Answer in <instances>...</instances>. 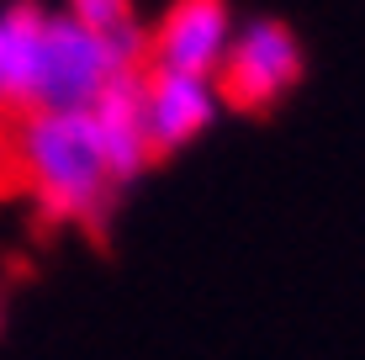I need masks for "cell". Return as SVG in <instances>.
Returning <instances> with one entry per match:
<instances>
[{
    "instance_id": "cell-1",
    "label": "cell",
    "mask_w": 365,
    "mask_h": 360,
    "mask_svg": "<svg viewBox=\"0 0 365 360\" xmlns=\"http://www.w3.org/2000/svg\"><path fill=\"white\" fill-rule=\"evenodd\" d=\"M21 191L43 202L48 217L101 228L122 185L111 180L91 111H21L16 117Z\"/></svg>"
},
{
    "instance_id": "cell-2",
    "label": "cell",
    "mask_w": 365,
    "mask_h": 360,
    "mask_svg": "<svg viewBox=\"0 0 365 360\" xmlns=\"http://www.w3.org/2000/svg\"><path fill=\"white\" fill-rule=\"evenodd\" d=\"M302 80V43L286 21H255L228 43L217 64V101L244 111V117H259V111L281 106L286 96L297 91Z\"/></svg>"
},
{
    "instance_id": "cell-3",
    "label": "cell",
    "mask_w": 365,
    "mask_h": 360,
    "mask_svg": "<svg viewBox=\"0 0 365 360\" xmlns=\"http://www.w3.org/2000/svg\"><path fill=\"white\" fill-rule=\"evenodd\" d=\"M228 43H233L228 0H170L159 27L143 37V69L207 80V74H217Z\"/></svg>"
},
{
    "instance_id": "cell-4",
    "label": "cell",
    "mask_w": 365,
    "mask_h": 360,
    "mask_svg": "<svg viewBox=\"0 0 365 360\" xmlns=\"http://www.w3.org/2000/svg\"><path fill=\"white\" fill-rule=\"evenodd\" d=\"M101 154H106V170L117 185L138 180L148 165H154V148H148V128H143V64L117 74L106 91L96 96L91 106Z\"/></svg>"
},
{
    "instance_id": "cell-5",
    "label": "cell",
    "mask_w": 365,
    "mask_h": 360,
    "mask_svg": "<svg viewBox=\"0 0 365 360\" xmlns=\"http://www.w3.org/2000/svg\"><path fill=\"white\" fill-rule=\"evenodd\" d=\"M217 111V91L196 74H159L143 69V128H148V148L154 159L175 154L196 138Z\"/></svg>"
},
{
    "instance_id": "cell-6",
    "label": "cell",
    "mask_w": 365,
    "mask_h": 360,
    "mask_svg": "<svg viewBox=\"0 0 365 360\" xmlns=\"http://www.w3.org/2000/svg\"><path fill=\"white\" fill-rule=\"evenodd\" d=\"M69 16L80 21V27L101 32V37L138 32V27H133V0H69Z\"/></svg>"
}]
</instances>
